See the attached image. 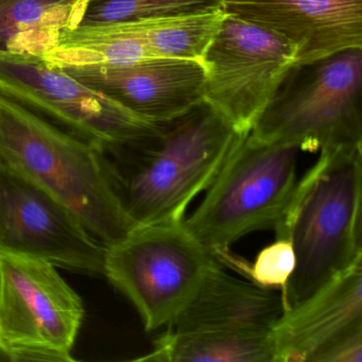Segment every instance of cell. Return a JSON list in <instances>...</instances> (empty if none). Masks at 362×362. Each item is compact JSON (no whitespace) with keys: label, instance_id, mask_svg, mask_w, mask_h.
<instances>
[{"label":"cell","instance_id":"1","mask_svg":"<svg viewBox=\"0 0 362 362\" xmlns=\"http://www.w3.org/2000/svg\"><path fill=\"white\" fill-rule=\"evenodd\" d=\"M243 135L203 101L153 136L107 153L128 215L139 226L183 221Z\"/></svg>","mask_w":362,"mask_h":362},{"label":"cell","instance_id":"2","mask_svg":"<svg viewBox=\"0 0 362 362\" xmlns=\"http://www.w3.org/2000/svg\"><path fill=\"white\" fill-rule=\"evenodd\" d=\"M0 165L62 203L107 247L139 226L120 201L103 150L1 94Z\"/></svg>","mask_w":362,"mask_h":362},{"label":"cell","instance_id":"3","mask_svg":"<svg viewBox=\"0 0 362 362\" xmlns=\"http://www.w3.org/2000/svg\"><path fill=\"white\" fill-rule=\"evenodd\" d=\"M275 232L296 256L281 292L286 309L362 260V147L321 150Z\"/></svg>","mask_w":362,"mask_h":362},{"label":"cell","instance_id":"4","mask_svg":"<svg viewBox=\"0 0 362 362\" xmlns=\"http://www.w3.org/2000/svg\"><path fill=\"white\" fill-rule=\"evenodd\" d=\"M362 47L293 65L250 135L304 151L362 147Z\"/></svg>","mask_w":362,"mask_h":362},{"label":"cell","instance_id":"5","mask_svg":"<svg viewBox=\"0 0 362 362\" xmlns=\"http://www.w3.org/2000/svg\"><path fill=\"white\" fill-rule=\"evenodd\" d=\"M298 152L243 135L186 228L214 257L250 233L275 230L298 185Z\"/></svg>","mask_w":362,"mask_h":362},{"label":"cell","instance_id":"6","mask_svg":"<svg viewBox=\"0 0 362 362\" xmlns=\"http://www.w3.org/2000/svg\"><path fill=\"white\" fill-rule=\"evenodd\" d=\"M183 221L139 226L107 247L103 274L132 303L146 332L171 325L216 258Z\"/></svg>","mask_w":362,"mask_h":362},{"label":"cell","instance_id":"7","mask_svg":"<svg viewBox=\"0 0 362 362\" xmlns=\"http://www.w3.org/2000/svg\"><path fill=\"white\" fill-rule=\"evenodd\" d=\"M83 302L54 264L0 255V356L10 361H75Z\"/></svg>","mask_w":362,"mask_h":362},{"label":"cell","instance_id":"8","mask_svg":"<svg viewBox=\"0 0 362 362\" xmlns=\"http://www.w3.org/2000/svg\"><path fill=\"white\" fill-rule=\"evenodd\" d=\"M0 94L105 153L160 129L35 54H0Z\"/></svg>","mask_w":362,"mask_h":362},{"label":"cell","instance_id":"9","mask_svg":"<svg viewBox=\"0 0 362 362\" xmlns=\"http://www.w3.org/2000/svg\"><path fill=\"white\" fill-rule=\"evenodd\" d=\"M200 62L205 71L203 101L245 134L296 64V54L279 35L224 13Z\"/></svg>","mask_w":362,"mask_h":362},{"label":"cell","instance_id":"10","mask_svg":"<svg viewBox=\"0 0 362 362\" xmlns=\"http://www.w3.org/2000/svg\"><path fill=\"white\" fill-rule=\"evenodd\" d=\"M107 245L45 190L0 165V255L103 273Z\"/></svg>","mask_w":362,"mask_h":362},{"label":"cell","instance_id":"11","mask_svg":"<svg viewBox=\"0 0 362 362\" xmlns=\"http://www.w3.org/2000/svg\"><path fill=\"white\" fill-rule=\"evenodd\" d=\"M61 69L154 124L171 122L203 103L205 71L200 61L152 58L131 64L81 65Z\"/></svg>","mask_w":362,"mask_h":362},{"label":"cell","instance_id":"12","mask_svg":"<svg viewBox=\"0 0 362 362\" xmlns=\"http://www.w3.org/2000/svg\"><path fill=\"white\" fill-rule=\"evenodd\" d=\"M222 11L283 37L294 65L362 47V0H222Z\"/></svg>","mask_w":362,"mask_h":362},{"label":"cell","instance_id":"13","mask_svg":"<svg viewBox=\"0 0 362 362\" xmlns=\"http://www.w3.org/2000/svg\"><path fill=\"white\" fill-rule=\"evenodd\" d=\"M361 325L359 260L281 315L270 332L275 362H311L332 341Z\"/></svg>","mask_w":362,"mask_h":362},{"label":"cell","instance_id":"14","mask_svg":"<svg viewBox=\"0 0 362 362\" xmlns=\"http://www.w3.org/2000/svg\"><path fill=\"white\" fill-rule=\"evenodd\" d=\"M286 310L281 293L228 274L215 258L196 293L168 328L271 332Z\"/></svg>","mask_w":362,"mask_h":362},{"label":"cell","instance_id":"15","mask_svg":"<svg viewBox=\"0 0 362 362\" xmlns=\"http://www.w3.org/2000/svg\"><path fill=\"white\" fill-rule=\"evenodd\" d=\"M86 0H0V54L43 56L74 28Z\"/></svg>","mask_w":362,"mask_h":362},{"label":"cell","instance_id":"16","mask_svg":"<svg viewBox=\"0 0 362 362\" xmlns=\"http://www.w3.org/2000/svg\"><path fill=\"white\" fill-rule=\"evenodd\" d=\"M139 361L275 362L270 332L170 329L154 341Z\"/></svg>","mask_w":362,"mask_h":362},{"label":"cell","instance_id":"17","mask_svg":"<svg viewBox=\"0 0 362 362\" xmlns=\"http://www.w3.org/2000/svg\"><path fill=\"white\" fill-rule=\"evenodd\" d=\"M223 11L124 24L152 58L201 61L223 18Z\"/></svg>","mask_w":362,"mask_h":362},{"label":"cell","instance_id":"18","mask_svg":"<svg viewBox=\"0 0 362 362\" xmlns=\"http://www.w3.org/2000/svg\"><path fill=\"white\" fill-rule=\"evenodd\" d=\"M217 11H222V0H86L75 27L133 24Z\"/></svg>","mask_w":362,"mask_h":362},{"label":"cell","instance_id":"19","mask_svg":"<svg viewBox=\"0 0 362 362\" xmlns=\"http://www.w3.org/2000/svg\"><path fill=\"white\" fill-rule=\"evenodd\" d=\"M296 266V252L288 238H276L258 253L251 266L243 262L238 264L256 285L267 289L279 288L281 292L285 290Z\"/></svg>","mask_w":362,"mask_h":362},{"label":"cell","instance_id":"20","mask_svg":"<svg viewBox=\"0 0 362 362\" xmlns=\"http://www.w3.org/2000/svg\"><path fill=\"white\" fill-rule=\"evenodd\" d=\"M362 325L345 332L324 347L311 362H361Z\"/></svg>","mask_w":362,"mask_h":362},{"label":"cell","instance_id":"21","mask_svg":"<svg viewBox=\"0 0 362 362\" xmlns=\"http://www.w3.org/2000/svg\"><path fill=\"white\" fill-rule=\"evenodd\" d=\"M0 359H3V358H1V356H0Z\"/></svg>","mask_w":362,"mask_h":362}]
</instances>
